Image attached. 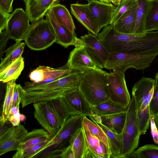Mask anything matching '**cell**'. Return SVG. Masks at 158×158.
<instances>
[{
    "label": "cell",
    "mask_w": 158,
    "mask_h": 158,
    "mask_svg": "<svg viewBox=\"0 0 158 158\" xmlns=\"http://www.w3.org/2000/svg\"><path fill=\"white\" fill-rule=\"evenodd\" d=\"M73 71L47 83L25 82L23 88L26 92L21 101L22 106L25 107L37 102L57 98L62 96L64 92L77 87L81 72Z\"/></svg>",
    "instance_id": "obj_1"
},
{
    "label": "cell",
    "mask_w": 158,
    "mask_h": 158,
    "mask_svg": "<svg viewBox=\"0 0 158 158\" xmlns=\"http://www.w3.org/2000/svg\"><path fill=\"white\" fill-rule=\"evenodd\" d=\"M108 73L100 68L81 72L78 87L91 106L110 98Z\"/></svg>",
    "instance_id": "obj_2"
},
{
    "label": "cell",
    "mask_w": 158,
    "mask_h": 158,
    "mask_svg": "<svg viewBox=\"0 0 158 158\" xmlns=\"http://www.w3.org/2000/svg\"><path fill=\"white\" fill-rule=\"evenodd\" d=\"M155 86L154 79L143 77L135 83L132 89V95L135 100L138 124L141 135L144 134L149 126V106Z\"/></svg>",
    "instance_id": "obj_3"
},
{
    "label": "cell",
    "mask_w": 158,
    "mask_h": 158,
    "mask_svg": "<svg viewBox=\"0 0 158 158\" xmlns=\"http://www.w3.org/2000/svg\"><path fill=\"white\" fill-rule=\"evenodd\" d=\"M83 116L75 115L67 119L56 135L47 143L37 155L44 153L42 157H59L63 150L70 145L82 127Z\"/></svg>",
    "instance_id": "obj_4"
},
{
    "label": "cell",
    "mask_w": 158,
    "mask_h": 158,
    "mask_svg": "<svg viewBox=\"0 0 158 158\" xmlns=\"http://www.w3.org/2000/svg\"><path fill=\"white\" fill-rule=\"evenodd\" d=\"M158 54L110 53L104 68L125 73L130 68L143 70L149 67Z\"/></svg>",
    "instance_id": "obj_5"
},
{
    "label": "cell",
    "mask_w": 158,
    "mask_h": 158,
    "mask_svg": "<svg viewBox=\"0 0 158 158\" xmlns=\"http://www.w3.org/2000/svg\"><path fill=\"white\" fill-rule=\"evenodd\" d=\"M24 41L31 49L40 51L51 46L56 40L51 24L43 18L31 23Z\"/></svg>",
    "instance_id": "obj_6"
},
{
    "label": "cell",
    "mask_w": 158,
    "mask_h": 158,
    "mask_svg": "<svg viewBox=\"0 0 158 158\" xmlns=\"http://www.w3.org/2000/svg\"><path fill=\"white\" fill-rule=\"evenodd\" d=\"M121 134L122 138L121 158H124L138 148L141 135L138 124L135 100L133 96L127 109L126 121Z\"/></svg>",
    "instance_id": "obj_7"
},
{
    "label": "cell",
    "mask_w": 158,
    "mask_h": 158,
    "mask_svg": "<svg viewBox=\"0 0 158 158\" xmlns=\"http://www.w3.org/2000/svg\"><path fill=\"white\" fill-rule=\"evenodd\" d=\"M33 105L34 117L52 138L58 133L62 124L46 101L35 102Z\"/></svg>",
    "instance_id": "obj_8"
},
{
    "label": "cell",
    "mask_w": 158,
    "mask_h": 158,
    "mask_svg": "<svg viewBox=\"0 0 158 158\" xmlns=\"http://www.w3.org/2000/svg\"><path fill=\"white\" fill-rule=\"evenodd\" d=\"M29 21L23 9L16 8L10 14L5 29L9 39L24 40L31 26Z\"/></svg>",
    "instance_id": "obj_9"
},
{
    "label": "cell",
    "mask_w": 158,
    "mask_h": 158,
    "mask_svg": "<svg viewBox=\"0 0 158 158\" xmlns=\"http://www.w3.org/2000/svg\"><path fill=\"white\" fill-rule=\"evenodd\" d=\"M108 85L110 99L113 101L127 107L131 98L125 77V73L114 71L108 73Z\"/></svg>",
    "instance_id": "obj_10"
},
{
    "label": "cell",
    "mask_w": 158,
    "mask_h": 158,
    "mask_svg": "<svg viewBox=\"0 0 158 158\" xmlns=\"http://www.w3.org/2000/svg\"><path fill=\"white\" fill-rule=\"evenodd\" d=\"M86 51L97 66L104 68L105 63L109 52L98 40L97 36L89 31L88 34L80 37Z\"/></svg>",
    "instance_id": "obj_11"
},
{
    "label": "cell",
    "mask_w": 158,
    "mask_h": 158,
    "mask_svg": "<svg viewBox=\"0 0 158 158\" xmlns=\"http://www.w3.org/2000/svg\"><path fill=\"white\" fill-rule=\"evenodd\" d=\"M27 132L24 125L19 124L12 126L0 133V156L17 150L21 140Z\"/></svg>",
    "instance_id": "obj_12"
},
{
    "label": "cell",
    "mask_w": 158,
    "mask_h": 158,
    "mask_svg": "<svg viewBox=\"0 0 158 158\" xmlns=\"http://www.w3.org/2000/svg\"><path fill=\"white\" fill-rule=\"evenodd\" d=\"M45 16L53 28L57 43L65 48L70 45L75 46L83 44L81 40L77 37L75 33L72 32L58 22L50 9L47 12Z\"/></svg>",
    "instance_id": "obj_13"
},
{
    "label": "cell",
    "mask_w": 158,
    "mask_h": 158,
    "mask_svg": "<svg viewBox=\"0 0 158 158\" xmlns=\"http://www.w3.org/2000/svg\"><path fill=\"white\" fill-rule=\"evenodd\" d=\"M75 47L70 52L66 64L69 69L82 72L99 68L88 54L84 44Z\"/></svg>",
    "instance_id": "obj_14"
},
{
    "label": "cell",
    "mask_w": 158,
    "mask_h": 158,
    "mask_svg": "<svg viewBox=\"0 0 158 158\" xmlns=\"http://www.w3.org/2000/svg\"><path fill=\"white\" fill-rule=\"evenodd\" d=\"M62 96L74 115L89 117L92 114L91 106L78 87L64 92Z\"/></svg>",
    "instance_id": "obj_15"
},
{
    "label": "cell",
    "mask_w": 158,
    "mask_h": 158,
    "mask_svg": "<svg viewBox=\"0 0 158 158\" xmlns=\"http://www.w3.org/2000/svg\"><path fill=\"white\" fill-rule=\"evenodd\" d=\"M73 71L69 69L66 64L57 68L39 66L30 73L29 77L32 82L36 84L47 83L68 74Z\"/></svg>",
    "instance_id": "obj_16"
},
{
    "label": "cell",
    "mask_w": 158,
    "mask_h": 158,
    "mask_svg": "<svg viewBox=\"0 0 158 158\" xmlns=\"http://www.w3.org/2000/svg\"><path fill=\"white\" fill-rule=\"evenodd\" d=\"M88 5L100 29L111 23L117 6L97 0H88Z\"/></svg>",
    "instance_id": "obj_17"
},
{
    "label": "cell",
    "mask_w": 158,
    "mask_h": 158,
    "mask_svg": "<svg viewBox=\"0 0 158 158\" xmlns=\"http://www.w3.org/2000/svg\"><path fill=\"white\" fill-rule=\"evenodd\" d=\"M71 11L76 19L88 30L97 35L101 29L93 17L88 4L78 2L70 5Z\"/></svg>",
    "instance_id": "obj_18"
},
{
    "label": "cell",
    "mask_w": 158,
    "mask_h": 158,
    "mask_svg": "<svg viewBox=\"0 0 158 158\" xmlns=\"http://www.w3.org/2000/svg\"><path fill=\"white\" fill-rule=\"evenodd\" d=\"M25 12L31 23L43 18L47 12L54 4L53 0H23Z\"/></svg>",
    "instance_id": "obj_19"
},
{
    "label": "cell",
    "mask_w": 158,
    "mask_h": 158,
    "mask_svg": "<svg viewBox=\"0 0 158 158\" xmlns=\"http://www.w3.org/2000/svg\"><path fill=\"white\" fill-rule=\"evenodd\" d=\"M137 2L135 0L127 10L113 24L118 31L127 34H134L135 25Z\"/></svg>",
    "instance_id": "obj_20"
},
{
    "label": "cell",
    "mask_w": 158,
    "mask_h": 158,
    "mask_svg": "<svg viewBox=\"0 0 158 158\" xmlns=\"http://www.w3.org/2000/svg\"><path fill=\"white\" fill-rule=\"evenodd\" d=\"M88 147L94 158H110V150L98 138L92 135L87 128L83 125Z\"/></svg>",
    "instance_id": "obj_21"
},
{
    "label": "cell",
    "mask_w": 158,
    "mask_h": 158,
    "mask_svg": "<svg viewBox=\"0 0 158 158\" xmlns=\"http://www.w3.org/2000/svg\"><path fill=\"white\" fill-rule=\"evenodd\" d=\"M52 138L49 133L43 129H35L27 132L21 140L17 150L49 141Z\"/></svg>",
    "instance_id": "obj_22"
},
{
    "label": "cell",
    "mask_w": 158,
    "mask_h": 158,
    "mask_svg": "<svg viewBox=\"0 0 158 158\" xmlns=\"http://www.w3.org/2000/svg\"><path fill=\"white\" fill-rule=\"evenodd\" d=\"M70 144L74 158H94L88 147L83 127L76 135Z\"/></svg>",
    "instance_id": "obj_23"
},
{
    "label": "cell",
    "mask_w": 158,
    "mask_h": 158,
    "mask_svg": "<svg viewBox=\"0 0 158 158\" xmlns=\"http://www.w3.org/2000/svg\"><path fill=\"white\" fill-rule=\"evenodd\" d=\"M46 101L51 107L62 124L69 117L74 115L62 96Z\"/></svg>",
    "instance_id": "obj_24"
},
{
    "label": "cell",
    "mask_w": 158,
    "mask_h": 158,
    "mask_svg": "<svg viewBox=\"0 0 158 158\" xmlns=\"http://www.w3.org/2000/svg\"><path fill=\"white\" fill-rule=\"evenodd\" d=\"M126 111L110 115L100 116L101 123L110 130L121 134L126 118Z\"/></svg>",
    "instance_id": "obj_25"
},
{
    "label": "cell",
    "mask_w": 158,
    "mask_h": 158,
    "mask_svg": "<svg viewBox=\"0 0 158 158\" xmlns=\"http://www.w3.org/2000/svg\"><path fill=\"white\" fill-rule=\"evenodd\" d=\"M94 123L102 128L107 136L112 153L110 158H121L122 146V138L121 134L110 130L102 124L101 122Z\"/></svg>",
    "instance_id": "obj_26"
},
{
    "label": "cell",
    "mask_w": 158,
    "mask_h": 158,
    "mask_svg": "<svg viewBox=\"0 0 158 158\" xmlns=\"http://www.w3.org/2000/svg\"><path fill=\"white\" fill-rule=\"evenodd\" d=\"M24 66V59L22 56L0 71V81L5 83L16 80L20 75Z\"/></svg>",
    "instance_id": "obj_27"
},
{
    "label": "cell",
    "mask_w": 158,
    "mask_h": 158,
    "mask_svg": "<svg viewBox=\"0 0 158 158\" xmlns=\"http://www.w3.org/2000/svg\"><path fill=\"white\" fill-rule=\"evenodd\" d=\"M50 9L60 24L72 32L75 33L76 28L73 19L69 11L64 5L54 3Z\"/></svg>",
    "instance_id": "obj_28"
},
{
    "label": "cell",
    "mask_w": 158,
    "mask_h": 158,
    "mask_svg": "<svg viewBox=\"0 0 158 158\" xmlns=\"http://www.w3.org/2000/svg\"><path fill=\"white\" fill-rule=\"evenodd\" d=\"M25 44V43L20 41H17L15 43L5 50V56L1 59L0 71L14 61L22 56Z\"/></svg>",
    "instance_id": "obj_29"
},
{
    "label": "cell",
    "mask_w": 158,
    "mask_h": 158,
    "mask_svg": "<svg viewBox=\"0 0 158 158\" xmlns=\"http://www.w3.org/2000/svg\"><path fill=\"white\" fill-rule=\"evenodd\" d=\"M127 107L123 106L110 98L98 105L91 106V110L92 114L102 116L126 111Z\"/></svg>",
    "instance_id": "obj_30"
},
{
    "label": "cell",
    "mask_w": 158,
    "mask_h": 158,
    "mask_svg": "<svg viewBox=\"0 0 158 158\" xmlns=\"http://www.w3.org/2000/svg\"><path fill=\"white\" fill-rule=\"evenodd\" d=\"M16 80L7 83L6 93L2 106V113L0 117V125L8 121V118L12 106L14 89Z\"/></svg>",
    "instance_id": "obj_31"
},
{
    "label": "cell",
    "mask_w": 158,
    "mask_h": 158,
    "mask_svg": "<svg viewBox=\"0 0 158 158\" xmlns=\"http://www.w3.org/2000/svg\"><path fill=\"white\" fill-rule=\"evenodd\" d=\"M150 0H137L136 19L134 34L145 32V24Z\"/></svg>",
    "instance_id": "obj_32"
},
{
    "label": "cell",
    "mask_w": 158,
    "mask_h": 158,
    "mask_svg": "<svg viewBox=\"0 0 158 158\" xmlns=\"http://www.w3.org/2000/svg\"><path fill=\"white\" fill-rule=\"evenodd\" d=\"M158 30V0H150L145 24V32Z\"/></svg>",
    "instance_id": "obj_33"
},
{
    "label": "cell",
    "mask_w": 158,
    "mask_h": 158,
    "mask_svg": "<svg viewBox=\"0 0 158 158\" xmlns=\"http://www.w3.org/2000/svg\"><path fill=\"white\" fill-rule=\"evenodd\" d=\"M125 158H158V146L147 144L139 147Z\"/></svg>",
    "instance_id": "obj_34"
},
{
    "label": "cell",
    "mask_w": 158,
    "mask_h": 158,
    "mask_svg": "<svg viewBox=\"0 0 158 158\" xmlns=\"http://www.w3.org/2000/svg\"><path fill=\"white\" fill-rule=\"evenodd\" d=\"M83 125L87 128L92 135L98 138L110 149V144L107 136L99 126L88 119L86 116H83Z\"/></svg>",
    "instance_id": "obj_35"
},
{
    "label": "cell",
    "mask_w": 158,
    "mask_h": 158,
    "mask_svg": "<svg viewBox=\"0 0 158 158\" xmlns=\"http://www.w3.org/2000/svg\"><path fill=\"white\" fill-rule=\"evenodd\" d=\"M42 143L36 145L16 150L13 155V158H31L35 157L39 151L49 142Z\"/></svg>",
    "instance_id": "obj_36"
},
{
    "label": "cell",
    "mask_w": 158,
    "mask_h": 158,
    "mask_svg": "<svg viewBox=\"0 0 158 158\" xmlns=\"http://www.w3.org/2000/svg\"><path fill=\"white\" fill-rule=\"evenodd\" d=\"M135 0H123L118 6L111 24H113L127 10Z\"/></svg>",
    "instance_id": "obj_37"
},
{
    "label": "cell",
    "mask_w": 158,
    "mask_h": 158,
    "mask_svg": "<svg viewBox=\"0 0 158 158\" xmlns=\"http://www.w3.org/2000/svg\"><path fill=\"white\" fill-rule=\"evenodd\" d=\"M26 92L20 84L15 83L14 89L12 106H16L20 103L23 98Z\"/></svg>",
    "instance_id": "obj_38"
},
{
    "label": "cell",
    "mask_w": 158,
    "mask_h": 158,
    "mask_svg": "<svg viewBox=\"0 0 158 158\" xmlns=\"http://www.w3.org/2000/svg\"><path fill=\"white\" fill-rule=\"evenodd\" d=\"M149 107L151 114L154 116L158 114V85H155Z\"/></svg>",
    "instance_id": "obj_39"
},
{
    "label": "cell",
    "mask_w": 158,
    "mask_h": 158,
    "mask_svg": "<svg viewBox=\"0 0 158 158\" xmlns=\"http://www.w3.org/2000/svg\"><path fill=\"white\" fill-rule=\"evenodd\" d=\"M150 128L151 134L155 144L158 146V129L156 124L154 117L151 114Z\"/></svg>",
    "instance_id": "obj_40"
},
{
    "label": "cell",
    "mask_w": 158,
    "mask_h": 158,
    "mask_svg": "<svg viewBox=\"0 0 158 158\" xmlns=\"http://www.w3.org/2000/svg\"><path fill=\"white\" fill-rule=\"evenodd\" d=\"M0 58L1 59L5 52L6 44L9 38L5 30L0 32Z\"/></svg>",
    "instance_id": "obj_41"
},
{
    "label": "cell",
    "mask_w": 158,
    "mask_h": 158,
    "mask_svg": "<svg viewBox=\"0 0 158 158\" xmlns=\"http://www.w3.org/2000/svg\"><path fill=\"white\" fill-rule=\"evenodd\" d=\"M26 118L25 115L21 114L19 112L10 115L8 118V121L14 126H16L19 124L21 121L25 120Z\"/></svg>",
    "instance_id": "obj_42"
},
{
    "label": "cell",
    "mask_w": 158,
    "mask_h": 158,
    "mask_svg": "<svg viewBox=\"0 0 158 158\" xmlns=\"http://www.w3.org/2000/svg\"><path fill=\"white\" fill-rule=\"evenodd\" d=\"M10 14L0 8V32L5 29Z\"/></svg>",
    "instance_id": "obj_43"
},
{
    "label": "cell",
    "mask_w": 158,
    "mask_h": 158,
    "mask_svg": "<svg viewBox=\"0 0 158 158\" xmlns=\"http://www.w3.org/2000/svg\"><path fill=\"white\" fill-rule=\"evenodd\" d=\"M13 0H0V8L8 13L12 12Z\"/></svg>",
    "instance_id": "obj_44"
},
{
    "label": "cell",
    "mask_w": 158,
    "mask_h": 158,
    "mask_svg": "<svg viewBox=\"0 0 158 158\" xmlns=\"http://www.w3.org/2000/svg\"><path fill=\"white\" fill-rule=\"evenodd\" d=\"M60 158H74L73 151L71 144L63 150L60 155Z\"/></svg>",
    "instance_id": "obj_45"
},
{
    "label": "cell",
    "mask_w": 158,
    "mask_h": 158,
    "mask_svg": "<svg viewBox=\"0 0 158 158\" xmlns=\"http://www.w3.org/2000/svg\"><path fill=\"white\" fill-rule=\"evenodd\" d=\"M115 6H118L123 0H109Z\"/></svg>",
    "instance_id": "obj_46"
},
{
    "label": "cell",
    "mask_w": 158,
    "mask_h": 158,
    "mask_svg": "<svg viewBox=\"0 0 158 158\" xmlns=\"http://www.w3.org/2000/svg\"><path fill=\"white\" fill-rule=\"evenodd\" d=\"M155 85H158V71L156 73L155 77Z\"/></svg>",
    "instance_id": "obj_47"
},
{
    "label": "cell",
    "mask_w": 158,
    "mask_h": 158,
    "mask_svg": "<svg viewBox=\"0 0 158 158\" xmlns=\"http://www.w3.org/2000/svg\"><path fill=\"white\" fill-rule=\"evenodd\" d=\"M156 124L158 129V114L154 116Z\"/></svg>",
    "instance_id": "obj_48"
},
{
    "label": "cell",
    "mask_w": 158,
    "mask_h": 158,
    "mask_svg": "<svg viewBox=\"0 0 158 158\" xmlns=\"http://www.w3.org/2000/svg\"><path fill=\"white\" fill-rule=\"evenodd\" d=\"M101 2H102L107 3L108 4H111V2L109 0H99Z\"/></svg>",
    "instance_id": "obj_49"
},
{
    "label": "cell",
    "mask_w": 158,
    "mask_h": 158,
    "mask_svg": "<svg viewBox=\"0 0 158 158\" xmlns=\"http://www.w3.org/2000/svg\"></svg>",
    "instance_id": "obj_50"
}]
</instances>
